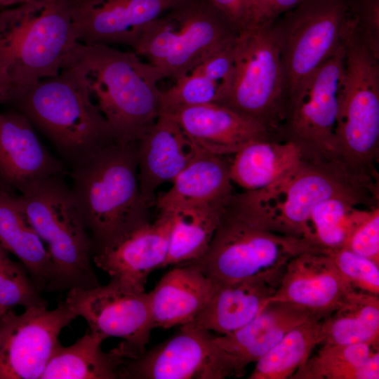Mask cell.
Here are the masks:
<instances>
[{
  "label": "cell",
  "mask_w": 379,
  "mask_h": 379,
  "mask_svg": "<svg viewBox=\"0 0 379 379\" xmlns=\"http://www.w3.org/2000/svg\"><path fill=\"white\" fill-rule=\"evenodd\" d=\"M62 69L82 85L118 142H138L158 119L161 93L158 84L164 77L133 51L78 42Z\"/></svg>",
  "instance_id": "1"
},
{
  "label": "cell",
  "mask_w": 379,
  "mask_h": 379,
  "mask_svg": "<svg viewBox=\"0 0 379 379\" xmlns=\"http://www.w3.org/2000/svg\"><path fill=\"white\" fill-rule=\"evenodd\" d=\"M338 197L376 206V178L354 173L336 160L303 157L270 185L232 194L228 205L256 225L307 241L308 221L314 207Z\"/></svg>",
  "instance_id": "2"
},
{
  "label": "cell",
  "mask_w": 379,
  "mask_h": 379,
  "mask_svg": "<svg viewBox=\"0 0 379 379\" xmlns=\"http://www.w3.org/2000/svg\"><path fill=\"white\" fill-rule=\"evenodd\" d=\"M8 101L48 138L71 167L117 141L105 117L67 69L13 88Z\"/></svg>",
  "instance_id": "3"
},
{
  "label": "cell",
  "mask_w": 379,
  "mask_h": 379,
  "mask_svg": "<svg viewBox=\"0 0 379 379\" xmlns=\"http://www.w3.org/2000/svg\"><path fill=\"white\" fill-rule=\"evenodd\" d=\"M78 42L70 0H34L0 11V72L13 88L58 75Z\"/></svg>",
  "instance_id": "4"
},
{
  "label": "cell",
  "mask_w": 379,
  "mask_h": 379,
  "mask_svg": "<svg viewBox=\"0 0 379 379\" xmlns=\"http://www.w3.org/2000/svg\"><path fill=\"white\" fill-rule=\"evenodd\" d=\"M71 168V189L92 249L125 227L149 220L150 206L140 190L137 142L114 141Z\"/></svg>",
  "instance_id": "5"
},
{
  "label": "cell",
  "mask_w": 379,
  "mask_h": 379,
  "mask_svg": "<svg viewBox=\"0 0 379 379\" xmlns=\"http://www.w3.org/2000/svg\"><path fill=\"white\" fill-rule=\"evenodd\" d=\"M16 197L28 222L47 245L53 269L48 291L100 285L90 261V234L62 175L50 178Z\"/></svg>",
  "instance_id": "6"
},
{
  "label": "cell",
  "mask_w": 379,
  "mask_h": 379,
  "mask_svg": "<svg viewBox=\"0 0 379 379\" xmlns=\"http://www.w3.org/2000/svg\"><path fill=\"white\" fill-rule=\"evenodd\" d=\"M341 41L335 159L352 172L371 173L379 147V58L356 35L347 17Z\"/></svg>",
  "instance_id": "7"
},
{
  "label": "cell",
  "mask_w": 379,
  "mask_h": 379,
  "mask_svg": "<svg viewBox=\"0 0 379 379\" xmlns=\"http://www.w3.org/2000/svg\"><path fill=\"white\" fill-rule=\"evenodd\" d=\"M238 33L209 0H182L151 22L132 49L176 80L232 44Z\"/></svg>",
  "instance_id": "8"
},
{
  "label": "cell",
  "mask_w": 379,
  "mask_h": 379,
  "mask_svg": "<svg viewBox=\"0 0 379 379\" xmlns=\"http://www.w3.org/2000/svg\"><path fill=\"white\" fill-rule=\"evenodd\" d=\"M317 250L321 249L302 239L256 225L227 204L204 254L185 263L218 284L258 278L277 288L290 260Z\"/></svg>",
  "instance_id": "9"
},
{
  "label": "cell",
  "mask_w": 379,
  "mask_h": 379,
  "mask_svg": "<svg viewBox=\"0 0 379 379\" xmlns=\"http://www.w3.org/2000/svg\"><path fill=\"white\" fill-rule=\"evenodd\" d=\"M234 68L218 104L262 124L277 140L286 107L284 74L270 22L240 31Z\"/></svg>",
  "instance_id": "10"
},
{
  "label": "cell",
  "mask_w": 379,
  "mask_h": 379,
  "mask_svg": "<svg viewBox=\"0 0 379 379\" xmlns=\"http://www.w3.org/2000/svg\"><path fill=\"white\" fill-rule=\"evenodd\" d=\"M346 17L345 0H305L270 22L281 55L286 105L338 48Z\"/></svg>",
  "instance_id": "11"
},
{
  "label": "cell",
  "mask_w": 379,
  "mask_h": 379,
  "mask_svg": "<svg viewBox=\"0 0 379 379\" xmlns=\"http://www.w3.org/2000/svg\"><path fill=\"white\" fill-rule=\"evenodd\" d=\"M343 63L341 41L336 51L286 105L277 139L295 143L304 158L335 160V131Z\"/></svg>",
  "instance_id": "12"
},
{
  "label": "cell",
  "mask_w": 379,
  "mask_h": 379,
  "mask_svg": "<svg viewBox=\"0 0 379 379\" xmlns=\"http://www.w3.org/2000/svg\"><path fill=\"white\" fill-rule=\"evenodd\" d=\"M88 329L102 338H118L117 350L125 359L145 352L154 329L148 293L111 280L104 286L68 291L65 300Z\"/></svg>",
  "instance_id": "13"
},
{
  "label": "cell",
  "mask_w": 379,
  "mask_h": 379,
  "mask_svg": "<svg viewBox=\"0 0 379 379\" xmlns=\"http://www.w3.org/2000/svg\"><path fill=\"white\" fill-rule=\"evenodd\" d=\"M77 317L65 300L53 310H8L0 320V379H40L61 331Z\"/></svg>",
  "instance_id": "14"
},
{
  "label": "cell",
  "mask_w": 379,
  "mask_h": 379,
  "mask_svg": "<svg viewBox=\"0 0 379 379\" xmlns=\"http://www.w3.org/2000/svg\"><path fill=\"white\" fill-rule=\"evenodd\" d=\"M214 336L189 326L141 355L124 359L119 378L224 379L231 377Z\"/></svg>",
  "instance_id": "15"
},
{
  "label": "cell",
  "mask_w": 379,
  "mask_h": 379,
  "mask_svg": "<svg viewBox=\"0 0 379 379\" xmlns=\"http://www.w3.org/2000/svg\"><path fill=\"white\" fill-rule=\"evenodd\" d=\"M172 224L170 212H160L154 222L133 223L93 248L95 265L111 280L145 291L149 274L164 268Z\"/></svg>",
  "instance_id": "16"
},
{
  "label": "cell",
  "mask_w": 379,
  "mask_h": 379,
  "mask_svg": "<svg viewBox=\"0 0 379 379\" xmlns=\"http://www.w3.org/2000/svg\"><path fill=\"white\" fill-rule=\"evenodd\" d=\"M181 1H70L77 40L89 44L132 48L151 22Z\"/></svg>",
  "instance_id": "17"
},
{
  "label": "cell",
  "mask_w": 379,
  "mask_h": 379,
  "mask_svg": "<svg viewBox=\"0 0 379 379\" xmlns=\"http://www.w3.org/2000/svg\"><path fill=\"white\" fill-rule=\"evenodd\" d=\"M353 289L321 249L304 252L288 261L270 302L293 305L322 320Z\"/></svg>",
  "instance_id": "18"
},
{
  "label": "cell",
  "mask_w": 379,
  "mask_h": 379,
  "mask_svg": "<svg viewBox=\"0 0 379 379\" xmlns=\"http://www.w3.org/2000/svg\"><path fill=\"white\" fill-rule=\"evenodd\" d=\"M65 173L63 162L41 144L20 112H0V178L20 193Z\"/></svg>",
  "instance_id": "19"
},
{
  "label": "cell",
  "mask_w": 379,
  "mask_h": 379,
  "mask_svg": "<svg viewBox=\"0 0 379 379\" xmlns=\"http://www.w3.org/2000/svg\"><path fill=\"white\" fill-rule=\"evenodd\" d=\"M202 151L169 114L160 113L137 142L138 180L142 200L149 206L155 191L172 182Z\"/></svg>",
  "instance_id": "20"
},
{
  "label": "cell",
  "mask_w": 379,
  "mask_h": 379,
  "mask_svg": "<svg viewBox=\"0 0 379 379\" xmlns=\"http://www.w3.org/2000/svg\"><path fill=\"white\" fill-rule=\"evenodd\" d=\"M313 319H316L293 305L270 302L248 324L230 333L214 336L213 340L231 377L239 378L249 364L259 360L289 331Z\"/></svg>",
  "instance_id": "21"
},
{
  "label": "cell",
  "mask_w": 379,
  "mask_h": 379,
  "mask_svg": "<svg viewBox=\"0 0 379 379\" xmlns=\"http://www.w3.org/2000/svg\"><path fill=\"white\" fill-rule=\"evenodd\" d=\"M167 114L201 149L213 154L228 156L251 141L276 140L260 123L215 102L182 107Z\"/></svg>",
  "instance_id": "22"
},
{
  "label": "cell",
  "mask_w": 379,
  "mask_h": 379,
  "mask_svg": "<svg viewBox=\"0 0 379 379\" xmlns=\"http://www.w3.org/2000/svg\"><path fill=\"white\" fill-rule=\"evenodd\" d=\"M148 293L154 328L191 323L206 306L218 284L196 267L173 265Z\"/></svg>",
  "instance_id": "23"
},
{
  "label": "cell",
  "mask_w": 379,
  "mask_h": 379,
  "mask_svg": "<svg viewBox=\"0 0 379 379\" xmlns=\"http://www.w3.org/2000/svg\"><path fill=\"white\" fill-rule=\"evenodd\" d=\"M227 156L202 151L171 182L168 191L155 199L159 212L228 204L233 193Z\"/></svg>",
  "instance_id": "24"
},
{
  "label": "cell",
  "mask_w": 379,
  "mask_h": 379,
  "mask_svg": "<svg viewBox=\"0 0 379 379\" xmlns=\"http://www.w3.org/2000/svg\"><path fill=\"white\" fill-rule=\"evenodd\" d=\"M275 290L276 287L258 278L218 284L206 306L186 326L221 335L234 332L260 314Z\"/></svg>",
  "instance_id": "25"
},
{
  "label": "cell",
  "mask_w": 379,
  "mask_h": 379,
  "mask_svg": "<svg viewBox=\"0 0 379 379\" xmlns=\"http://www.w3.org/2000/svg\"><path fill=\"white\" fill-rule=\"evenodd\" d=\"M0 244L20 260L40 292L48 291L53 274L48 251L28 222L16 196L1 187Z\"/></svg>",
  "instance_id": "26"
},
{
  "label": "cell",
  "mask_w": 379,
  "mask_h": 379,
  "mask_svg": "<svg viewBox=\"0 0 379 379\" xmlns=\"http://www.w3.org/2000/svg\"><path fill=\"white\" fill-rule=\"evenodd\" d=\"M302 159L300 149L291 141H251L234 154L231 180L246 191L258 190L283 176Z\"/></svg>",
  "instance_id": "27"
},
{
  "label": "cell",
  "mask_w": 379,
  "mask_h": 379,
  "mask_svg": "<svg viewBox=\"0 0 379 379\" xmlns=\"http://www.w3.org/2000/svg\"><path fill=\"white\" fill-rule=\"evenodd\" d=\"M104 338L91 331L74 344L63 347L59 342L40 379H117L125 359L115 348L102 350Z\"/></svg>",
  "instance_id": "28"
},
{
  "label": "cell",
  "mask_w": 379,
  "mask_h": 379,
  "mask_svg": "<svg viewBox=\"0 0 379 379\" xmlns=\"http://www.w3.org/2000/svg\"><path fill=\"white\" fill-rule=\"evenodd\" d=\"M292 379H378V344H321Z\"/></svg>",
  "instance_id": "29"
},
{
  "label": "cell",
  "mask_w": 379,
  "mask_h": 379,
  "mask_svg": "<svg viewBox=\"0 0 379 379\" xmlns=\"http://www.w3.org/2000/svg\"><path fill=\"white\" fill-rule=\"evenodd\" d=\"M321 328V344H378L379 296L350 290Z\"/></svg>",
  "instance_id": "30"
},
{
  "label": "cell",
  "mask_w": 379,
  "mask_h": 379,
  "mask_svg": "<svg viewBox=\"0 0 379 379\" xmlns=\"http://www.w3.org/2000/svg\"><path fill=\"white\" fill-rule=\"evenodd\" d=\"M228 204L185 207L171 211L164 267L195 260L207 250Z\"/></svg>",
  "instance_id": "31"
},
{
  "label": "cell",
  "mask_w": 379,
  "mask_h": 379,
  "mask_svg": "<svg viewBox=\"0 0 379 379\" xmlns=\"http://www.w3.org/2000/svg\"><path fill=\"white\" fill-rule=\"evenodd\" d=\"M322 320H310L289 331L255 362L248 378H291L306 363L314 349L322 343Z\"/></svg>",
  "instance_id": "32"
},
{
  "label": "cell",
  "mask_w": 379,
  "mask_h": 379,
  "mask_svg": "<svg viewBox=\"0 0 379 379\" xmlns=\"http://www.w3.org/2000/svg\"><path fill=\"white\" fill-rule=\"evenodd\" d=\"M359 205L354 199L340 197L319 203L309 218L307 241L321 249L345 247L353 230L371 208H359Z\"/></svg>",
  "instance_id": "33"
},
{
  "label": "cell",
  "mask_w": 379,
  "mask_h": 379,
  "mask_svg": "<svg viewBox=\"0 0 379 379\" xmlns=\"http://www.w3.org/2000/svg\"><path fill=\"white\" fill-rule=\"evenodd\" d=\"M22 263L13 261L0 244V305L6 309L48 306Z\"/></svg>",
  "instance_id": "34"
},
{
  "label": "cell",
  "mask_w": 379,
  "mask_h": 379,
  "mask_svg": "<svg viewBox=\"0 0 379 379\" xmlns=\"http://www.w3.org/2000/svg\"><path fill=\"white\" fill-rule=\"evenodd\" d=\"M175 81L170 88L161 93L160 113L170 114L182 107L216 103L220 98V86L194 69Z\"/></svg>",
  "instance_id": "35"
},
{
  "label": "cell",
  "mask_w": 379,
  "mask_h": 379,
  "mask_svg": "<svg viewBox=\"0 0 379 379\" xmlns=\"http://www.w3.org/2000/svg\"><path fill=\"white\" fill-rule=\"evenodd\" d=\"M322 250L353 289L379 296V264L346 248Z\"/></svg>",
  "instance_id": "36"
},
{
  "label": "cell",
  "mask_w": 379,
  "mask_h": 379,
  "mask_svg": "<svg viewBox=\"0 0 379 379\" xmlns=\"http://www.w3.org/2000/svg\"><path fill=\"white\" fill-rule=\"evenodd\" d=\"M356 35L379 58V0H345Z\"/></svg>",
  "instance_id": "37"
},
{
  "label": "cell",
  "mask_w": 379,
  "mask_h": 379,
  "mask_svg": "<svg viewBox=\"0 0 379 379\" xmlns=\"http://www.w3.org/2000/svg\"><path fill=\"white\" fill-rule=\"evenodd\" d=\"M379 264V208H371L368 215L355 227L345 247Z\"/></svg>",
  "instance_id": "38"
},
{
  "label": "cell",
  "mask_w": 379,
  "mask_h": 379,
  "mask_svg": "<svg viewBox=\"0 0 379 379\" xmlns=\"http://www.w3.org/2000/svg\"><path fill=\"white\" fill-rule=\"evenodd\" d=\"M234 42L214 53L193 69L220 86V98L232 74L234 61Z\"/></svg>",
  "instance_id": "39"
},
{
  "label": "cell",
  "mask_w": 379,
  "mask_h": 379,
  "mask_svg": "<svg viewBox=\"0 0 379 379\" xmlns=\"http://www.w3.org/2000/svg\"><path fill=\"white\" fill-rule=\"evenodd\" d=\"M238 32L258 24L251 0H209Z\"/></svg>",
  "instance_id": "40"
},
{
  "label": "cell",
  "mask_w": 379,
  "mask_h": 379,
  "mask_svg": "<svg viewBox=\"0 0 379 379\" xmlns=\"http://www.w3.org/2000/svg\"><path fill=\"white\" fill-rule=\"evenodd\" d=\"M305 0H272L265 22H270L275 18L300 4Z\"/></svg>",
  "instance_id": "41"
},
{
  "label": "cell",
  "mask_w": 379,
  "mask_h": 379,
  "mask_svg": "<svg viewBox=\"0 0 379 379\" xmlns=\"http://www.w3.org/2000/svg\"><path fill=\"white\" fill-rule=\"evenodd\" d=\"M272 0H251L257 23L265 22Z\"/></svg>",
  "instance_id": "42"
},
{
  "label": "cell",
  "mask_w": 379,
  "mask_h": 379,
  "mask_svg": "<svg viewBox=\"0 0 379 379\" xmlns=\"http://www.w3.org/2000/svg\"><path fill=\"white\" fill-rule=\"evenodd\" d=\"M12 90L9 81L0 72V102L8 101Z\"/></svg>",
  "instance_id": "43"
},
{
  "label": "cell",
  "mask_w": 379,
  "mask_h": 379,
  "mask_svg": "<svg viewBox=\"0 0 379 379\" xmlns=\"http://www.w3.org/2000/svg\"><path fill=\"white\" fill-rule=\"evenodd\" d=\"M34 0H0V8H6Z\"/></svg>",
  "instance_id": "44"
},
{
  "label": "cell",
  "mask_w": 379,
  "mask_h": 379,
  "mask_svg": "<svg viewBox=\"0 0 379 379\" xmlns=\"http://www.w3.org/2000/svg\"><path fill=\"white\" fill-rule=\"evenodd\" d=\"M9 309H6L5 307H4L3 306L0 305V320L2 317V316L4 315V314Z\"/></svg>",
  "instance_id": "45"
},
{
  "label": "cell",
  "mask_w": 379,
  "mask_h": 379,
  "mask_svg": "<svg viewBox=\"0 0 379 379\" xmlns=\"http://www.w3.org/2000/svg\"><path fill=\"white\" fill-rule=\"evenodd\" d=\"M70 1H76V0H70Z\"/></svg>",
  "instance_id": "46"
}]
</instances>
